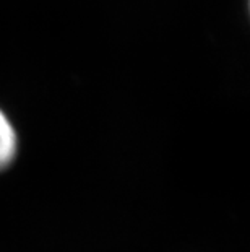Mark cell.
Returning a JSON list of instances; mask_svg holds the SVG:
<instances>
[{
  "label": "cell",
  "mask_w": 250,
  "mask_h": 252,
  "mask_svg": "<svg viewBox=\"0 0 250 252\" xmlns=\"http://www.w3.org/2000/svg\"><path fill=\"white\" fill-rule=\"evenodd\" d=\"M17 132L8 121V117L0 111V171L12 164L17 157Z\"/></svg>",
  "instance_id": "obj_1"
}]
</instances>
